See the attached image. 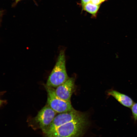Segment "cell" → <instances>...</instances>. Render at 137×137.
<instances>
[{"instance_id":"1","label":"cell","mask_w":137,"mask_h":137,"mask_svg":"<svg viewBox=\"0 0 137 137\" xmlns=\"http://www.w3.org/2000/svg\"><path fill=\"white\" fill-rule=\"evenodd\" d=\"M88 122L85 114L74 109L56 115L44 133L46 137H79Z\"/></svg>"},{"instance_id":"2","label":"cell","mask_w":137,"mask_h":137,"mask_svg":"<svg viewBox=\"0 0 137 137\" xmlns=\"http://www.w3.org/2000/svg\"><path fill=\"white\" fill-rule=\"evenodd\" d=\"M66 70L64 51H60L56 64L47 80V86L57 87L68 78Z\"/></svg>"},{"instance_id":"3","label":"cell","mask_w":137,"mask_h":137,"mask_svg":"<svg viewBox=\"0 0 137 137\" xmlns=\"http://www.w3.org/2000/svg\"><path fill=\"white\" fill-rule=\"evenodd\" d=\"M47 93V105L57 113H61L72 111L75 109L71 102L64 100L56 94L53 88L45 86Z\"/></svg>"},{"instance_id":"4","label":"cell","mask_w":137,"mask_h":137,"mask_svg":"<svg viewBox=\"0 0 137 137\" xmlns=\"http://www.w3.org/2000/svg\"><path fill=\"white\" fill-rule=\"evenodd\" d=\"M56 113L47 105L39 112L33 120L44 132L56 116Z\"/></svg>"},{"instance_id":"5","label":"cell","mask_w":137,"mask_h":137,"mask_svg":"<svg viewBox=\"0 0 137 137\" xmlns=\"http://www.w3.org/2000/svg\"><path fill=\"white\" fill-rule=\"evenodd\" d=\"M75 80L73 77L69 78L55 90L57 95L65 101L71 102L72 95L75 88Z\"/></svg>"},{"instance_id":"6","label":"cell","mask_w":137,"mask_h":137,"mask_svg":"<svg viewBox=\"0 0 137 137\" xmlns=\"http://www.w3.org/2000/svg\"><path fill=\"white\" fill-rule=\"evenodd\" d=\"M107 93L108 96H112L125 107L130 108L134 103L130 97L114 89H111L108 90Z\"/></svg>"},{"instance_id":"7","label":"cell","mask_w":137,"mask_h":137,"mask_svg":"<svg viewBox=\"0 0 137 137\" xmlns=\"http://www.w3.org/2000/svg\"><path fill=\"white\" fill-rule=\"evenodd\" d=\"M100 5H96L90 2L84 5L81 8L82 10L89 13L93 18L97 16Z\"/></svg>"},{"instance_id":"8","label":"cell","mask_w":137,"mask_h":137,"mask_svg":"<svg viewBox=\"0 0 137 137\" xmlns=\"http://www.w3.org/2000/svg\"><path fill=\"white\" fill-rule=\"evenodd\" d=\"M132 114V118L134 123L137 122V102L134 103L130 108Z\"/></svg>"},{"instance_id":"9","label":"cell","mask_w":137,"mask_h":137,"mask_svg":"<svg viewBox=\"0 0 137 137\" xmlns=\"http://www.w3.org/2000/svg\"><path fill=\"white\" fill-rule=\"evenodd\" d=\"M90 2L96 5H101L104 2L102 0H91Z\"/></svg>"},{"instance_id":"10","label":"cell","mask_w":137,"mask_h":137,"mask_svg":"<svg viewBox=\"0 0 137 137\" xmlns=\"http://www.w3.org/2000/svg\"><path fill=\"white\" fill-rule=\"evenodd\" d=\"M91 0H80V5L81 8L85 5L90 2Z\"/></svg>"},{"instance_id":"11","label":"cell","mask_w":137,"mask_h":137,"mask_svg":"<svg viewBox=\"0 0 137 137\" xmlns=\"http://www.w3.org/2000/svg\"><path fill=\"white\" fill-rule=\"evenodd\" d=\"M14 2L12 4L13 7L15 6L16 4L20 1L24 0H14Z\"/></svg>"},{"instance_id":"12","label":"cell","mask_w":137,"mask_h":137,"mask_svg":"<svg viewBox=\"0 0 137 137\" xmlns=\"http://www.w3.org/2000/svg\"><path fill=\"white\" fill-rule=\"evenodd\" d=\"M103 2H104L106 1L107 0H102Z\"/></svg>"}]
</instances>
